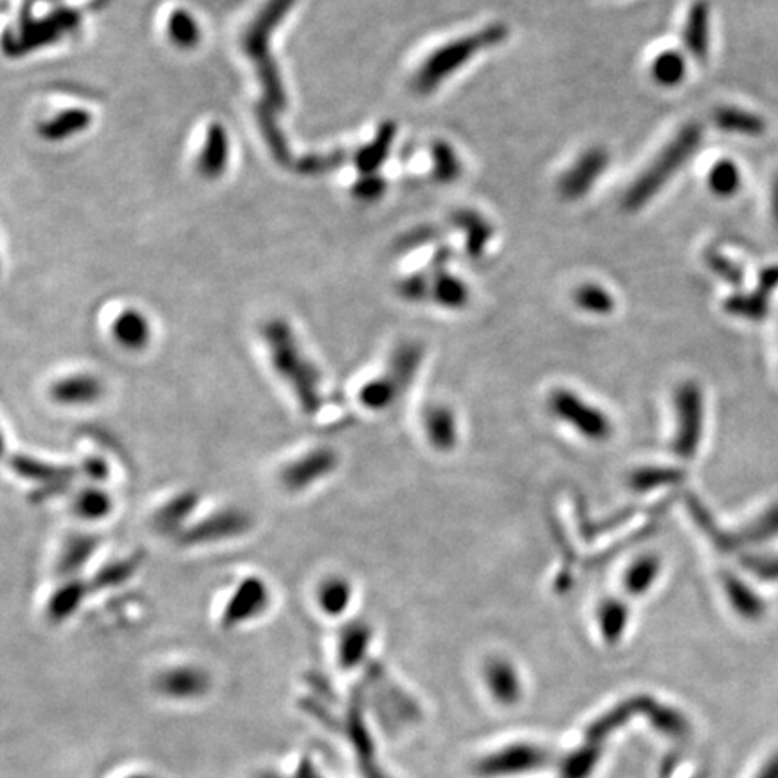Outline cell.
Wrapping results in <instances>:
<instances>
[{"label": "cell", "mask_w": 778, "mask_h": 778, "mask_svg": "<svg viewBox=\"0 0 778 778\" xmlns=\"http://www.w3.org/2000/svg\"><path fill=\"white\" fill-rule=\"evenodd\" d=\"M263 341L272 372L287 388L299 411L307 416L318 415L325 402V377L319 364L282 319L263 327Z\"/></svg>", "instance_id": "1"}, {"label": "cell", "mask_w": 778, "mask_h": 778, "mask_svg": "<svg viewBox=\"0 0 778 778\" xmlns=\"http://www.w3.org/2000/svg\"><path fill=\"white\" fill-rule=\"evenodd\" d=\"M292 4H294V0H271L266 11L258 19L257 24L249 30L246 38H244V47L251 55L252 60L258 63L261 80L266 85V103L269 108L260 113L261 127L266 132L267 141L271 144L272 152L276 154L280 161L287 160L288 152L287 146L283 143L282 135L278 132L272 114H276L280 108L285 107V94H283L280 76H278L276 66L272 62V58L269 57L267 36L271 33L272 27L282 21L287 10H291Z\"/></svg>", "instance_id": "2"}, {"label": "cell", "mask_w": 778, "mask_h": 778, "mask_svg": "<svg viewBox=\"0 0 778 778\" xmlns=\"http://www.w3.org/2000/svg\"><path fill=\"white\" fill-rule=\"evenodd\" d=\"M703 141V127L699 123H686L680 132L667 143L665 149L656 155V160L641 172L640 177L629 186L624 194V208L638 211L649 204L660 193L672 177L691 161Z\"/></svg>", "instance_id": "3"}, {"label": "cell", "mask_w": 778, "mask_h": 778, "mask_svg": "<svg viewBox=\"0 0 778 778\" xmlns=\"http://www.w3.org/2000/svg\"><path fill=\"white\" fill-rule=\"evenodd\" d=\"M508 35H510L508 27L497 22V24L483 27L482 32L471 33V35L449 42L440 49H436L422 63L421 69L413 78V89L422 96L435 93L444 80L451 78L458 69L465 67L480 52L502 46Z\"/></svg>", "instance_id": "4"}, {"label": "cell", "mask_w": 778, "mask_h": 778, "mask_svg": "<svg viewBox=\"0 0 778 778\" xmlns=\"http://www.w3.org/2000/svg\"><path fill=\"white\" fill-rule=\"evenodd\" d=\"M550 411L557 421L577 431L586 440L605 441L613 435L610 416L605 415L599 405L591 404L582 394L575 393L571 389L553 391L550 397Z\"/></svg>", "instance_id": "5"}, {"label": "cell", "mask_w": 778, "mask_h": 778, "mask_svg": "<svg viewBox=\"0 0 778 778\" xmlns=\"http://www.w3.org/2000/svg\"><path fill=\"white\" fill-rule=\"evenodd\" d=\"M339 456L330 446H316L280 469V483L291 494H303L338 471Z\"/></svg>", "instance_id": "6"}, {"label": "cell", "mask_w": 778, "mask_h": 778, "mask_svg": "<svg viewBox=\"0 0 778 778\" xmlns=\"http://www.w3.org/2000/svg\"><path fill=\"white\" fill-rule=\"evenodd\" d=\"M107 393V385L94 372H71L51 380L47 394L52 404L67 410H87L99 404Z\"/></svg>", "instance_id": "7"}, {"label": "cell", "mask_w": 778, "mask_h": 778, "mask_svg": "<svg viewBox=\"0 0 778 778\" xmlns=\"http://www.w3.org/2000/svg\"><path fill=\"white\" fill-rule=\"evenodd\" d=\"M271 604V589L266 580L246 577L231 589L226 608L222 611V624L233 629L263 615Z\"/></svg>", "instance_id": "8"}, {"label": "cell", "mask_w": 778, "mask_h": 778, "mask_svg": "<svg viewBox=\"0 0 778 778\" xmlns=\"http://www.w3.org/2000/svg\"><path fill=\"white\" fill-rule=\"evenodd\" d=\"M610 166V154L602 146H593L579 155L563 177L558 179L557 191L564 200H579L593 190L597 180Z\"/></svg>", "instance_id": "9"}, {"label": "cell", "mask_w": 778, "mask_h": 778, "mask_svg": "<svg viewBox=\"0 0 778 778\" xmlns=\"http://www.w3.org/2000/svg\"><path fill=\"white\" fill-rule=\"evenodd\" d=\"M676 408L680 410L681 421L674 451L681 456H691L696 451L702 431V399L697 388L692 385L683 386L676 399Z\"/></svg>", "instance_id": "10"}, {"label": "cell", "mask_w": 778, "mask_h": 778, "mask_svg": "<svg viewBox=\"0 0 778 778\" xmlns=\"http://www.w3.org/2000/svg\"><path fill=\"white\" fill-rule=\"evenodd\" d=\"M110 335L119 350H123L127 354H141L149 349L154 332H152V325L144 314L139 313L135 308H129V310L118 314V318L114 319L110 325Z\"/></svg>", "instance_id": "11"}, {"label": "cell", "mask_w": 778, "mask_h": 778, "mask_svg": "<svg viewBox=\"0 0 778 778\" xmlns=\"http://www.w3.org/2000/svg\"><path fill=\"white\" fill-rule=\"evenodd\" d=\"M210 686V676L199 667H172L157 680V688L174 699L200 697Z\"/></svg>", "instance_id": "12"}, {"label": "cell", "mask_w": 778, "mask_h": 778, "mask_svg": "<svg viewBox=\"0 0 778 778\" xmlns=\"http://www.w3.org/2000/svg\"><path fill=\"white\" fill-rule=\"evenodd\" d=\"M354 584L341 574L327 575L314 589L318 610L330 618L343 616L354 602Z\"/></svg>", "instance_id": "13"}, {"label": "cell", "mask_w": 778, "mask_h": 778, "mask_svg": "<svg viewBox=\"0 0 778 778\" xmlns=\"http://www.w3.org/2000/svg\"><path fill=\"white\" fill-rule=\"evenodd\" d=\"M710 19L712 13L707 0H696L688 10L685 30H683V44L686 51L702 63L707 62L710 55Z\"/></svg>", "instance_id": "14"}, {"label": "cell", "mask_w": 778, "mask_h": 778, "mask_svg": "<svg viewBox=\"0 0 778 778\" xmlns=\"http://www.w3.org/2000/svg\"><path fill=\"white\" fill-rule=\"evenodd\" d=\"M97 539L89 533H72L63 541L57 555V574L63 579H78L91 558L96 555Z\"/></svg>", "instance_id": "15"}, {"label": "cell", "mask_w": 778, "mask_h": 778, "mask_svg": "<svg viewBox=\"0 0 778 778\" xmlns=\"http://www.w3.org/2000/svg\"><path fill=\"white\" fill-rule=\"evenodd\" d=\"M114 497L105 486L91 483L72 496L71 510L74 518L83 522L105 521L114 512Z\"/></svg>", "instance_id": "16"}, {"label": "cell", "mask_w": 778, "mask_h": 778, "mask_svg": "<svg viewBox=\"0 0 778 778\" xmlns=\"http://www.w3.org/2000/svg\"><path fill=\"white\" fill-rule=\"evenodd\" d=\"M424 429L431 446L438 451H451L458 441V421L446 405H433L425 411Z\"/></svg>", "instance_id": "17"}, {"label": "cell", "mask_w": 778, "mask_h": 778, "mask_svg": "<svg viewBox=\"0 0 778 778\" xmlns=\"http://www.w3.org/2000/svg\"><path fill=\"white\" fill-rule=\"evenodd\" d=\"M451 222L458 229L465 231L467 252L474 258L482 257L488 241L494 236V227L491 222L476 211L471 210L456 211L451 216Z\"/></svg>", "instance_id": "18"}, {"label": "cell", "mask_w": 778, "mask_h": 778, "mask_svg": "<svg viewBox=\"0 0 778 778\" xmlns=\"http://www.w3.org/2000/svg\"><path fill=\"white\" fill-rule=\"evenodd\" d=\"M717 129L746 138H761L766 132V121L758 114L739 107H719L714 113Z\"/></svg>", "instance_id": "19"}, {"label": "cell", "mask_w": 778, "mask_h": 778, "mask_svg": "<svg viewBox=\"0 0 778 778\" xmlns=\"http://www.w3.org/2000/svg\"><path fill=\"white\" fill-rule=\"evenodd\" d=\"M247 518L240 512H221L215 518L205 519L204 524L194 528L191 543H213L231 539L236 533L246 532Z\"/></svg>", "instance_id": "20"}, {"label": "cell", "mask_w": 778, "mask_h": 778, "mask_svg": "<svg viewBox=\"0 0 778 778\" xmlns=\"http://www.w3.org/2000/svg\"><path fill=\"white\" fill-rule=\"evenodd\" d=\"M394 135H397L394 123L388 121V123L380 125L377 138L355 154V166L361 169V174L374 175L386 163Z\"/></svg>", "instance_id": "21"}, {"label": "cell", "mask_w": 778, "mask_h": 778, "mask_svg": "<svg viewBox=\"0 0 778 778\" xmlns=\"http://www.w3.org/2000/svg\"><path fill=\"white\" fill-rule=\"evenodd\" d=\"M431 297L446 308H463L469 302V288L460 278L452 276L446 269L431 271Z\"/></svg>", "instance_id": "22"}, {"label": "cell", "mask_w": 778, "mask_h": 778, "mask_svg": "<svg viewBox=\"0 0 778 778\" xmlns=\"http://www.w3.org/2000/svg\"><path fill=\"white\" fill-rule=\"evenodd\" d=\"M661 574V561L656 555H641L625 569L624 588L633 597H641L652 589Z\"/></svg>", "instance_id": "23"}, {"label": "cell", "mask_w": 778, "mask_h": 778, "mask_svg": "<svg viewBox=\"0 0 778 778\" xmlns=\"http://www.w3.org/2000/svg\"><path fill=\"white\" fill-rule=\"evenodd\" d=\"M400 386L388 374L368 380L358 391V402L369 411H385L393 405L399 397Z\"/></svg>", "instance_id": "24"}, {"label": "cell", "mask_w": 778, "mask_h": 778, "mask_svg": "<svg viewBox=\"0 0 778 778\" xmlns=\"http://www.w3.org/2000/svg\"><path fill=\"white\" fill-rule=\"evenodd\" d=\"M227 138L221 125H213L205 139V149L200 154L199 169L205 177H216L227 163Z\"/></svg>", "instance_id": "25"}, {"label": "cell", "mask_w": 778, "mask_h": 778, "mask_svg": "<svg viewBox=\"0 0 778 778\" xmlns=\"http://www.w3.org/2000/svg\"><path fill=\"white\" fill-rule=\"evenodd\" d=\"M369 629L364 624H350L339 636V661L346 669L357 665L368 649Z\"/></svg>", "instance_id": "26"}, {"label": "cell", "mask_w": 778, "mask_h": 778, "mask_svg": "<svg viewBox=\"0 0 778 778\" xmlns=\"http://www.w3.org/2000/svg\"><path fill=\"white\" fill-rule=\"evenodd\" d=\"M431 157H433V179L441 185L455 182L463 172V164L456 154L451 144L446 141H436L431 146Z\"/></svg>", "instance_id": "27"}, {"label": "cell", "mask_w": 778, "mask_h": 778, "mask_svg": "<svg viewBox=\"0 0 778 778\" xmlns=\"http://www.w3.org/2000/svg\"><path fill=\"white\" fill-rule=\"evenodd\" d=\"M574 302L584 313L608 316L615 310V297L611 296L608 288L600 287L597 283H584L574 292Z\"/></svg>", "instance_id": "28"}, {"label": "cell", "mask_w": 778, "mask_h": 778, "mask_svg": "<svg viewBox=\"0 0 778 778\" xmlns=\"http://www.w3.org/2000/svg\"><path fill=\"white\" fill-rule=\"evenodd\" d=\"M686 76V62L677 51H665L658 55L652 63V78L661 87H676Z\"/></svg>", "instance_id": "29"}, {"label": "cell", "mask_w": 778, "mask_h": 778, "mask_svg": "<svg viewBox=\"0 0 778 778\" xmlns=\"http://www.w3.org/2000/svg\"><path fill=\"white\" fill-rule=\"evenodd\" d=\"M741 180H743L741 169L730 160L717 161L708 174V186L719 197H732L738 193Z\"/></svg>", "instance_id": "30"}, {"label": "cell", "mask_w": 778, "mask_h": 778, "mask_svg": "<svg viewBox=\"0 0 778 778\" xmlns=\"http://www.w3.org/2000/svg\"><path fill=\"white\" fill-rule=\"evenodd\" d=\"M89 123H91V116L87 113L69 110V113H63L62 116H58L49 123L44 125L42 133L47 139H63L67 135H71V133L85 129Z\"/></svg>", "instance_id": "31"}, {"label": "cell", "mask_w": 778, "mask_h": 778, "mask_svg": "<svg viewBox=\"0 0 778 778\" xmlns=\"http://www.w3.org/2000/svg\"><path fill=\"white\" fill-rule=\"evenodd\" d=\"M169 38L179 47H193L200 38L199 26L188 11L177 10L169 15Z\"/></svg>", "instance_id": "32"}, {"label": "cell", "mask_w": 778, "mask_h": 778, "mask_svg": "<svg viewBox=\"0 0 778 778\" xmlns=\"http://www.w3.org/2000/svg\"><path fill=\"white\" fill-rule=\"evenodd\" d=\"M399 288L405 299H411V302L425 299L431 296V276H427L425 272H416L413 276L405 278Z\"/></svg>", "instance_id": "33"}, {"label": "cell", "mask_w": 778, "mask_h": 778, "mask_svg": "<svg viewBox=\"0 0 778 778\" xmlns=\"http://www.w3.org/2000/svg\"><path fill=\"white\" fill-rule=\"evenodd\" d=\"M707 263L710 266L712 271H716L719 276L724 278L728 282L741 283V269H739L733 261L728 260L727 257H722L721 252L716 251V249H710L707 252Z\"/></svg>", "instance_id": "34"}, {"label": "cell", "mask_w": 778, "mask_h": 778, "mask_svg": "<svg viewBox=\"0 0 778 778\" xmlns=\"http://www.w3.org/2000/svg\"><path fill=\"white\" fill-rule=\"evenodd\" d=\"M355 194L363 200H377L385 194L386 182L379 175H364L354 188Z\"/></svg>", "instance_id": "35"}, {"label": "cell", "mask_w": 778, "mask_h": 778, "mask_svg": "<svg viewBox=\"0 0 778 778\" xmlns=\"http://www.w3.org/2000/svg\"><path fill=\"white\" fill-rule=\"evenodd\" d=\"M622 605V604H620ZM618 604H608L604 608V611H602V622H604V630L605 633H611V630L615 629L618 630L622 629V625H624V610L620 608Z\"/></svg>", "instance_id": "36"}, {"label": "cell", "mask_w": 778, "mask_h": 778, "mask_svg": "<svg viewBox=\"0 0 778 778\" xmlns=\"http://www.w3.org/2000/svg\"><path fill=\"white\" fill-rule=\"evenodd\" d=\"M436 236H438V233H435V229L413 231L411 235L405 236L402 244L410 247L424 246L427 241L435 240Z\"/></svg>", "instance_id": "37"}, {"label": "cell", "mask_w": 778, "mask_h": 778, "mask_svg": "<svg viewBox=\"0 0 778 778\" xmlns=\"http://www.w3.org/2000/svg\"><path fill=\"white\" fill-rule=\"evenodd\" d=\"M267 778H280V777H267ZM292 778H323L321 775L314 769L313 764L308 763V761H305L303 763V766H299V769H297V774L294 775Z\"/></svg>", "instance_id": "38"}, {"label": "cell", "mask_w": 778, "mask_h": 778, "mask_svg": "<svg viewBox=\"0 0 778 778\" xmlns=\"http://www.w3.org/2000/svg\"><path fill=\"white\" fill-rule=\"evenodd\" d=\"M771 215H774L775 224L778 226V177L774 182V190H771Z\"/></svg>", "instance_id": "39"}, {"label": "cell", "mask_w": 778, "mask_h": 778, "mask_svg": "<svg viewBox=\"0 0 778 778\" xmlns=\"http://www.w3.org/2000/svg\"><path fill=\"white\" fill-rule=\"evenodd\" d=\"M129 778H154V777H149V775H132V777Z\"/></svg>", "instance_id": "40"}]
</instances>
